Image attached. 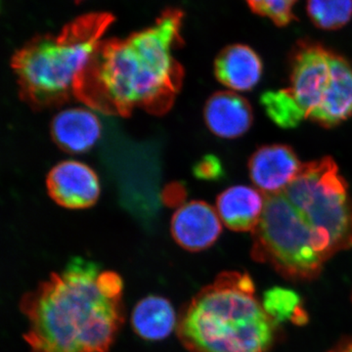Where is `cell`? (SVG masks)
<instances>
[{"label": "cell", "instance_id": "6da1fadb", "mask_svg": "<svg viewBox=\"0 0 352 352\" xmlns=\"http://www.w3.org/2000/svg\"><path fill=\"white\" fill-rule=\"evenodd\" d=\"M99 265L72 259L21 298L31 352H108L124 322L122 298H106L97 288Z\"/></svg>", "mask_w": 352, "mask_h": 352}, {"label": "cell", "instance_id": "7a4b0ae2", "mask_svg": "<svg viewBox=\"0 0 352 352\" xmlns=\"http://www.w3.org/2000/svg\"><path fill=\"white\" fill-rule=\"evenodd\" d=\"M182 11L168 9L151 27L104 41L85 78L94 83L95 101L122 113L168 108L182 80L173 51L182 39Z\"/></svg>", "mask_w": 352, "mask_h": 352}, {"label": "cell", "instance_id": "3957f363", "mask_svg": "<svg viewBox=\"0 0 352 352\" xmlns=\"http://www.w3.org/2000/svg\"><path fill=\"white\" fill-rule=\"evenodd\" d=\"M254 289L249 274H219L182 308L176 333L183 346L189 352L267 351L277 325Z\"/></svg>", "mask_w": 352, "mask_h": 352}, {"label": "cell", "instance_id": "277c9868", "mask_svg": "<svg viewBox=\"0 0 352 352\" xmlns=\"http://www.w3.org/2000/svg\"><path fill=\"white\" fill-rule=\"evenodd\" d=\"M113 22L110 13L87 14L55 36H38L25 44L12 60L25 98L48 105L80 91Z\"/></svg>", "mask_w": 352, "mask_h": 352}, {"label": "cell", "instance_id": "5b68a950", "mask_svg": "<svg viewBox=\"0 0 352 352\" xmlns=\"http://www.w3.org/2000/svg\"><path fill=\"white\" fill-rule=\"evenodd\" d=\"M252 242V258L270 264L288 279H314L329 259L342 252L283 192L265 196Z\"/></svg>", "mask_w": 352, "mask_h": 352}, {"label": "cell", "instance_id": "8992f818", "mask_svg": "<svg viewBox=\"0 0 352 352\" xmlns=\"http://www.w3.org/2000/svg\"><path fill=\"white\" fill-rule=\"evenodd\" d=\"M282 192L342 251L352 248V199L332 157L303 164L296 179Z\"/></svg>", "mask_w": 352, "mask_h": 352}, {"label": "cell", "instance_id": "52a82bcc", "mask_svg": "<svg viewBox=\"0 0 352 352\" xmlns=\"http://www.w3.org/2000/svg\"><path fill=\"white\" fill-rule=\"evenodd\" d=\"M332 50L320 43L300 41L292 53L289 89L305 111L307 119L321 105L327 91Z\"/></svg>", "mask_w": 352, "mask_h": 352}, {"label": "cell", "instance_id": "ba28073f", "mask_svg": "<svg viewBox=\"0 0 352 352\" xmlns=\"http://www.w3.org/2000/svg\"><path fill=\"white\" fill-rule=\"evenodd\" d=\"M46 183L51 198L72 210L91 207L100 196L96 173L87 164L74 160L56 164L48 173Z\"/></svg>", "mask_w": 352, "mask_h": 352}, {"label": "cell", "instance_id": "9c48e42d", "mask_svg": "<svg viewBox=\"0 0 352 352\" xmlns=\"http://www.w3.org/2000/svg\"><path fill=\"white\" fill-rule=\"evenodd\" d=\"M171 235L182 249L201 252L212 247L222 231V221L217 208L206 201L182 204L171 219Z\"/></svg>", "mask_w": 352, "mask_h": 352}, {"label": "cell", "instance_id": "30bf717a", "mask_svg": "<svg viewBox=\"0 0 352 352\" xmlns=\"http://www.w3.org/2000/svg\"><path fill=\"white\" fill-rule=\"evenodd\" d=\"M302 166L289 146L265 145L250 157V176L264 195H272L284 191L296 179Z\"/></svg>", "mask_w": 352, "mask_h": 352}, {"label": "cell", "instance_id": "8fae6325", "mask_svg": "<svg viewBox=\"0 0 352 352\" xmlns=\"http://www.w3.org/2000/svg\"><path fill=\"white\" fill-rule=\"evenodd\" d=\"M204 117L210 131L221 138L234 139L251 129L254 113L251 104L232 91H219L208 98Z\"/></svg>", "mask_w": 352, "mask_h": 352}, {"label": "cell", "instance_id": "7c38bea8", "mask_svg": "<svg viewBox=\"0 0 352 352\" xmlns=\"http://www.w3.org/2000/svg\"><path fill=\"white\" fill-rule=\"evenodd\" d=\"M51 134L64 151L80 154L98 142L102 124L98 116L87 108L65 109L51 122Z\"/></svg>", "mask_w": 352, "mask_h": 352}, {"label": "cell", "instance_id": "4fadbf2b", "mask_svg": "<svg viewBox=\"0 0 352 352\" xmlns=\"http://www.w3.org/2000/svg\"><path fill=\"white\" fill-rule=\"evenodd\" d=\"M332 76L321 105L308 119L319 126H339L352 117V66L351 63L332 51L331 55Z\"/></svg>", "mask_w": 352, "mask_h": 352}, {"label": "cell", "instance_id": "5bb4252c", "mask_svg": "<svg viewBox=\"0 0 352 352\" xmlns=\"http://www.w3.org/2000/svg\"><path fill=\"white\" fill-rule=\"evenodd\" d=\"M263 61L258 53L245 44H232L220 51L214 62L217 80L236 91H249L263 76Z\"/></svg>", "mask_w": 352, "mask_h": 352}, {"label": "cell", "instance_id": "9a60e30c", "mask_svg": "<svg viewBox=\"0 0 352 352\" xmlns=\"http://www.w3.org/2000/svg\"><path fill=\"white\" fill-rule=\"evenodd\" d=\"M265 195L252 187L238 185L222 192L217 210L222 223L237 232H254L263 215Z\"/></svg>", "mask_w": 352, "mask_h": 352}, {"label": "cell", "instance_id": "2e32d148", "mask_svg": "<svg viewBox=\"0 0 352 352\" xmlns=\"http://www.w3.org/2000/svg\"><path fill=\"white\" fill-rule=\"evenodd\" d=\"M131 325L136 335L142 339H166L177 326L175 308L170 300L163 296H146L134 307Z\"/></svg>", "mask_w": 352, "mask_h": 352}, {"label": "cell", "instance_id": "e0dca14e", "mask_svg": "<svg viewBox=\"0 0 352 352\" xmlns=\"http://www.w3.org/2000/svg\"><path fill=\"white\" fill-rule=\"evenodd\" d=\"M261 305L264 311L276 325L285 322L302 325L307 321V314L303 309L302 300L293 289L284 287L267 289L264 293Z\"/></svg>", "mask_w": 352, "mask_h": 352}, {"label": "cell", "instance_id": "ac0fdd59", "mask_svg": "<svg viewBox=\"0 0 352 352\" xmlns=\"http://www.w3.org/2000/svg\"><path fill=\"white\" fill-rule=\"evenodd\" d=\"M261 103L268 118L282 129H294L307 119L305 111L289 88L264 92Z\"/></svg>", "mask_w": 352, "mask_h": 352}, {"label": "cell", "instance_id": "d6986e66", "mask_svg": "<svg viewBox=\"0 0 352 352\" xmlns=\"http://www.w3.org/2000/svg\"><path fill=\"white\" fill-rule=\"evenodd\" d=\"M310 20L319 29L335 31L352 18V0H307Z\"/></svg>", "mask_w": 352, "mask_h": 352}, {"label": "cell", "instance_id": "ffe728a7", "mask_svg": "<svg viewBox=\"0 0 352 352\" xmlns=\"http://www.w3.org/2000/svg\"><path fill=\"white\" fill-rule=\"evenodd\" d=\"M250 9L261 17L268 18L278 27H286L296 20L294 14L298 0H245Z\"/></svg>", "mask_w": 352, "mask_h": 352}, {"label": "cell", "instance_id": "44dd1931", "mask_svg": "<svg viewBox=\"0 0 352 352\" xmlns=\"http://www.w3.org/2000/svg\"><path fill=\"white\" fill-rule=\"evenodd\" d=\"M97 288L99 292L111 300L122 298L124 281L122 277L113 271H103L97 277Z\"/></svg>", "mask_w": 352, "mask_h": 352}, {"label": "cell", "instance_id": "7402d4cb", "mask_svg": "<svg viewBox=\"0 0 352 352\" xmlns=\"http://www.w3.org/2000/svg\"><path fill=\"white\" fill-rule=\"evenodd\" d=\"M193 173L201 180H219L224 175V170L219 157L207 155L197 162Z\"/></svg>", "mask_w": 352, "mask_h": 352}, {"label": "cell", "instance_id": "603a6c76", "mask_svg": "<svg viewBox=\"0 0 352 352\" xmlns=\"http://www.w3.org/2000/svg\"><path fill=\"white\" fill-rule=\"evenodd\" d=\"M333 352H352V342L346 344V346L339 347L337 351Z\"/></svg>", "mask_w": 352, "mask_h": 352}]
</instances>
